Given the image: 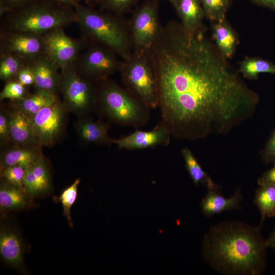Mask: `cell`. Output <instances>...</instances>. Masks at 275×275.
Returning a JSON list of instances; mask_svg holds the SVG:
<instances>
[{
	"label": "cell",
	"mask_w": 275,
	"mask_h": 275,
	"mask_svg": "<svg viewBox=\"0 0 275 275\" xmlns=\"http://www.w3.org/2000/svg\"><path fill=\"white\" fill-rule=\"evenodd\" d=\"M150 56L158 84L160 124L172 136L196 141L228 133L252 117L260 101L205 33L170 21Z\"/></svg>",
	"instance_id": "obj_1"
},
{
	"label": "cell",
	"mask_w": 275,
	"mask_h": 275,
	"mask_svg": "<svg viewBox=\"0 0 275 275\" xmlns=\"http://www.w3.org/2000/svg\"><path fill=\"white\" fill-rule=\"evenodd\" d=\"M260 228L239 221H225L212 226L203 239L204 259L223 274H262L266 266L268 248Z\"/></svg>",
	"instance_id": "obj_2"
},
{
	"label": "cell",
	"mask_w": 275,
	"mask_h": 275,
	"mask_svg": "<svg viewBox=\"0 0 275 275\" xmlns=\"http://www.w3.org/2000/svg\"><path fill=\"white\" fill-rule=\"evenodd\" d=\"M76 22L92 44L105 46L123 60L130 57L132 46L129 28L117 16L74 5Z\"/></svg>",
	"instance_id": "obj_3"
},
{
	"label": "cell",
	"mask_w": 275,
	"mask_h": 275,
	"mask_svg": "<svg viewBox=\"0 0 275 275\" xmlns=\"http://www.w3.org/2000/svg\"><path fill=\"white\" fill-rule=\"evenodd\" d=\"M76 22L74 10L67 5L40 3L25 5L10 12L3 31L43 35Z\"/></svg>",
	"instance_id": "obj_4"
},
{
	"label": "cell",
	"mask_w": 275,
	"mask_h": 275,
	"mask_svg": "<svg viewBox=\"0 0 275 275\" xmlns=\"http://www.w3.org/2000/svg\"><path fill=\"white\" fill-rule=\"evenodd\" d=\"M97 89V101L103 114L116 124L139 128L150 119V109L126 89L107 79Z\"/></svg>",
	"instance_id": "obj_5"
},
{
	"label": "cell",
	"mask_w": 275,
	"mask_h": 275,
	"mask_svg": "<svg viewBox=\"0 0 275 275\" xmlns=\"http://www.w3.org/2000/svg\"><path fill=\"white\" fill-rule=\"evenodd\" d=\"M120 71L127 90L150 109L158 106V84L150 53L132 52L123 60Z\"/></svg>",
	"instance_id": "obj_6"
},
{
	"label": "cell",
	"mask_w": 275,
	"mask_h": 275,
	"mask_svg": "<svg viewBox=\"0 0 275 275\" xmlns=\"http://www.w3.org/2000/svg\"><path fill=\"white\" fill-rule=\"evenodd\" d=\"M60 71L63 103L68 112L86 117L97 104V89L93 81L80 73L75 64Z\"/></svg>",
	"instance_id": "obj_7"
},
{
	"label": "cell",
	"mask_w": 275,
	"mask_h": 275,
	"mask_svg": "<svg viewBox=\"0 0 275 275\" xmlns=\"http://www.w3.org/2000/svg\"><path fill=\"white\" fill-rule=\"evenodd\" d=\"M161 28L156 1L143 3L134 12L129 25L132 52L150 54Z\"/></svg>",
	"instance_id": "obj_8"
},
{
	"label": "cell",
	"mask_w": 275,
	"mask_h": 275,
	"mask_svg": "<svg viewBox=\"0 0 275 275\" xmlns=\"http://www.w3.org/2000/svg\"><path fill=\"white\" fill-rule=\"evenodd\" d=\"M111 49L101 45L91 44L79 56L75 64L84 76L92 81L105 80L115 72L120 71L123 63Z\"/></svg>",
	"instance_id": "obj_9"
},
{
	"label": "cell",
	"mask_w": 275,
	"mask_h": 275,
	"mask_svg": "<svg viewBox=\"0 0 275 275\" xmlns=\"http://www.w3.org/2000/svg\"><path fill=\"white\" fill-rule=\"evenodd\" d=\"M67 112L63 102L58 99L31 118L40 146H52L59 139L63 133Z\"/></svg>",
	"instance_id": "obj_10"
},
{
	"label": "cell",
	"mask_w": 275,
	"mask_h": 275,
	"mask_svg": "<svg viewBox=\"0 0 275 275\" xmlns=\"http://www.w3.org/2000/svg\"><path fill=\"white\" fill-rule=\"evenodd\" d=\"M63 29L43 35L45 54L60 70L75 63L84 46L83 41L69 37Z\"/></svg>",
	"instance_id": "obj_11"
},
{
	"label": "cell",
	"mask_w": 275,
	"mask_h": 275,
	"mask_svg": "<svg viewBox=\"0 0 275 275\" xmlns=\"http://www.w3.org/2000/svg\"><path fill=\"white\" fill-rule=\"evenodd\" d=\"M1 53H11L27 64L45 54L43 35L3 31L1 34Z\"/></svg>",
	"instance_id": "obj_12"
},
{
	"label": "cell",
	"mask_w": 275,
	"mask_h": 275,
	"mask_svg": "<svg viewBox=\"0 0 275 275\" xmlns=\"http://www.w3.org/2000/svg\"><path fill=\"white\" fill-rule=\"evenodd\" d=\"M26 245L17 229L8 223L0 227V256L7 265L25 273Z\"/></svg>",
	"instance_id": "obj_13"
},
{
	"label": "cell",
	"mask_w": 275,
	"mask_h": 275,
	"mask_svg": "<svg viewBox=\"0 0 275 275\" xmlns=\"http://www.w3.org/2000/svg\"><path fill=\"white\" fill-rule=\"evenodd\" d=\"M171 136L168 129L160 123L150 131L137 128L127 136L117 140L113 139V144L120 149L142 150L157 146H167Z\"/></svg>",
	"instance_id": "obj_14"
},
{
	"label": "cell",
	"mask_w": 275,
	"mask_h": 275,
	"mask_svg": "<svg viewBox=\"0 0 275 275\" xmlns=\"http://www.w3.org/2000/svg\"><path fill=\"white\" fill-rule=\"evenodd\" d=\"M24 183L26 190L34 199L50 194L52 188L50 168L43 156L28 168Z\"/></svg>",
	"instance_id": "obj_15"
},
{
	"label": "cell",
	"mask_w": 275,
	"mask_h": 275,
	"mask_svg": "<svg viewBox=\"0 0 275 275\" xmlns=\"http://www.w3.org/2000/svg\"><path fill=\"white\" fill-rule=\"evenodd\" d=\"M28 65L34 73L35 89L57 95L60 90L61 81L59 68L45 54L29 62Z\"/></svg>",
	"instance_id": "obj_16"
},
{
	"label": "cell",
	"mask_w": 275,
	"mask_h": 275,
	"mask_svg": "<svg viewBox=\"0 0 275 275\" xmlns=\"http://www.w3.org/2000/svg\"><path fill=\"white\" fill-rule=\"evenodd\" d=\"M33 199L25 189L1 180L0 211L3 215L30 208L33 204Z\"/></svg>",
	"instance_id": "obj_17"
},
{
	"label": "cell",
	"mask_w": 275,
	"mask_h": 275,
	"mask_svg": "<svg viewBox=\"0 0 275 275\" xmlns=\"http://www.w3.org/2000/svg\"><path fill=\"white\" fill-rule=\"evenodd\" d=\"M201 202L202 213L208 217L226 211L239 209L242 199L240 188H237L230 198H226L220 194L219 187L208 190Z\"/></svg>",
	"instance_id": "obj_18"
},
{
	"label": "cell",
	"mask_w": 275,
	"mask_h": 275,
	"mask_svg": "<svg viewBox=\"0 0 275 275\" xmlns=\"http://www.w3.org/2000/svg\"><path fill=\"white\" fill-rule=\"evenodd\" d=\"M9 136L10 141L14 145L40 146L33 129L31 119L18 110L11 114Z\"/></svg>",
	"instance_id": "obj_19"
},
{
	"label": "cell",
	"mask_w": 275,
	"mask_h": 275,
	"mask_svg": "<svg viewBox=\"0 0 275 275\" xmlns=\"http://www.w3.org/2000/svg\"><path fill=\"white\" fill-rule=\"evenodd\" d=\"M211 36L217 48L226 59H231L239 43L238 35L226 19L212 22Z\"/></svg>",
	"instance_id": "obj_20"
},
{
	"label": "cell",
	"mask_w": 275,
	"mask_h": 275,
	"mask_svg": "<svg viewBox=\"0 0 275 275\" xmlns=\"http://www.w3.org/2000/svg\"><path fill=\"white\" fill-rule=\"evenodd\" d=\"M80 139L87 144L109 145L113 139L108 135V125L103 121H95L86 117L80 118L76 125Z\"/></svg>",
	"instance_id": "obj_21"
},
{
	"label": "cell",
	"mask_w": 275,
	"mask_h": 275,
	"mask_svg": "<svg viewBox=\"0 0 275 275\" xmlns=\"http://www.w3.org/2000/svg\"><path fill=\"white\" fill-rule=\"evenodd\" d=\"M40 147L14 145L7 149L1 154L0 172L15 164L29 167L43 156Z\"/></svg>",
	"instance_id": "obj_22"
},
{
	"label": "cell",
	"mask_w": 275,
	"mask_h": 275,
	"mask_svg": "<svg viewBox=\"0 0 275 275\" xmlns=\"http://www.w3.org/2000/svg\"><path fill=\"white\" fill-rule=\"evenodd\" d=\"M175 8L186 30L196 32L204 28L205 15L200 0H177Z\"/></svg>",
	"instance_id": "obj_23"
},
{
	"label": "cell",
	"mask_w": 275,
	"mask_h": 275,
	"mask_svg": "<svg viewBox=\"0 0 275 275\" xmlns=\"http://www.w3.org/2000/svg\"><path fill=\"white\" fill-rule=\"evenodd\" d=\"M58 99L57 95L45 91L37 90L23 98L12 101L13 106L31 119L45 107Z\"/></svg>",
	"instance_id": "obj_24"
},
{
	"label": "cell",
	"mask_w": 275,
	"mask_h": 275,
	"mask_svg": "<svg viewBox=\"0 0 275 275\" xmlns=\"http://www.w3.org/2000/svg\"><path fill=\"white\" fill-rule=\"evenodd\" d=\"M181 154L186 169L195 185H203L208 190L219 187L203 169L190 149L186 147L183 148Z\"/></svg>",
	"instance_id": "obj_25"
},
{
	"label": "cell",
	"mask_w": 275,
	"mask_h": 275,
	"mask_svg": "<svg viewBox=\"0 0 275 275\" xmlns=\"http://www.w3.org/2000/svg\"><path fill=\"white\" fill-rule=\"evenodd\" d=\"M238 70L243 77L250 80H257L260 73L275 75V64L261 58L245 57L239 63Z\"/></svg>",
	"instance_id": "obj_26"
},
{
	"label": "cell",
	"mask_w": 275,
	"mask_h": 275,
	"mask_svg": "<svg viewBox=\"0 0 275 275\" xmlns=\"http://www.w3.org/2000/svg\"><path fill=\"white\" fill-rule=\"evenodd\" d=\"M254 203L261 214V227L266 217H275V185L259 186L255 191Z\"/></svg>",
	"instance_id": "obj_27"
},
{
	"label": "cell",
	"mask_w": 275,
	"mask_h": 275,
	"mask_svg": "<svg viewBox=\"0 0 275 275\" xmlns=\"http://www.w3.org/2000/svg\"><path fill=\"white\" fill-rule=\"evenodd\" d=\"M26 65L24 60L17 56L1 53V79L6 82L15 80L19 71Z\"/></svg>",
	"instance_id": "obj_28"
},
{
	"label": "cell",
	"mask_w": 275,
	"mask_h": 275,
	"mask_svg": "<svg viewBox=\"0 0 275 275\" xmlns=\"http://www.w3.org/2000/svg\"><path fill=\"white\" fill-rule=\"evenodd\" d=\"M204 9L205 17L213 22L226 19L227 12L232 0H200Z\"/></svg>",
	"instance_id": "obj_29"
},
{
	"label": "cell",
	"mask_w": 275,
	"mask_h": 275,
	"mask_svg": "<svg viewBox=\"0 0 275 275\" xmlns=\"http://www.w3.org/2000/svg\"><path fill=\"white\" fill-rule=\"evenodd\" d=\"M80 181V179H76L71 185L62 191L57 199L61 203L63 215L71 228L73 227V224L71 217V209L76 200L78 186Z\"/></svg>",
	"instance_id": "obj_30"
},
{
	"label": "cell",
	"mask_w": 275,
	"mask_h": 275,
	"mask_svg": "<svg viewBox=\"0 0 275 275\" xmlns=\"http://www.w3.org/2000/svg\"><path fill=\"white\" fill-rule=\"evenodd\" d=\"M27 169L25 166L20 164L8 167L0 172L1 180L25 189L24 178Z\"/></svg>",
	"instance_id": "obj_31"
},
{
	"label": "cell",
	"mask_w": 275,
	"mask_h": 275,
	"mask_svg": "<svg viewBox=\"0 0 275 275\" xmlns=\"http://www.w3.org/2000/svg\"><path fill=\"white\" fill-rule=\"evenodd\" d=\"M27 95L25 87L16 80L7 82L0 93V100L10 99L15 101Z\"/></svg>",
	"instance_id": "obj_32"
},
{
	"label": "cell",
	"mask_w": 275,
	"mask_h": 275,
	"mask_svg": "<svg viewBox=\"0 0 275 275\" xmlns=\"http://www.w3.org/2000/svg\"><path fill=\"white\" fill-rule=\"evenodd\" d=\"M139 0H99L103 8L116 13L125 12Z\"/></svg>",
	"instance_id": "obj_33"
},
{
	"label": "cell",
	"mask_w": 275,
	"mask_h": 275,
	"mask_svg": "<svg viewBox=\"0 0 275 275\" xmlns=\"http://www.w3.org/2000/svg\"><path fill=\"white\" fill-rule=\"evenodd\" d=\"M259 154L262 161L264 163H275V127L272 130L264 148Z\"/></svg>",
	"instance_id": "obj_34"
},
{
	"label": "cell",
	"mask_w": 275,
	"mask_h": 275,
	"mask_svg": "<svg viewBox=\"0 0 275 275\" xmlns=\"http://www.w3.org/2000/svg\"><path fill=\"white\" fill-rule=\"evenodd\" d=\"M11 114L1 109L0 112V141L2 144L7 143L10 140Z\"/></svg>",
	"instance_id": "obj_35"
},
{
	"label": "cell",
	"mask_w": 275,
	"mask_h": 275,
	"mask_svg": "<svg viewBox=\"0 0 275 275\" xmlns=\"http://www.w3.org/2000/svg\"><path fill=\"white\" fill-rule=\"evenodd\" d=\"M31 0H1L0 15L10 13L26 5Z\"/></svg>",
	"instance_id": "obj_36"
},
{
	"label": "cell",
	"mask_w": 275,
	"mask_h": 275,
	"mask_svg": "<svg viewBox=\"0 0 275 275\" xmlns=\"http://www.w3.org/2000/svg\"><path fill=\"white\" fill-rule=\"evenodd\" d=\"M15 80L25 87L34 86L35 82L34 73L28 64L19 71Z\"/></svg>",
	"instance_id": "obj_37"
},
{
	"label": "cell",
	"mask_w": 275,
	"mask_h": 275,
	"mask_svg": "<svg viewBox=\"0 0 275 275\" xmlns=\"http://www.w3.org/2000/svg\"><path fill=\"white\" fill-rule=\"evenodd\" d=\"M269 170L265 171L258 179L259 186L264 185H275V163Z\"/></svg>",
	"instance_id": "obj_38"
},
{
	"label": "cell",
	"mask_w": 275,
	"mask_h": 275,
	"mask_svg": "<svg viewBox=\"0 0 275 275\" xmlns=\"http://www.w3.org/2000/svg\"><path fill=\"white\" fill-rule=\"evenodd\" d=\"M255 5L264 7L275 11V0H250Z\"/></svg>",
	"instance_id": "obj_39"
},
{
	"label": "cell",
	"mask_w": 275,
	"mask_h": 275,
	"mask_svg": "<svg viewBox=\"0 0 275 275\" xmlns=\"http://www.w3.org/2000/svg\"><path fill=\"white\" fill-rule=\"evenodd\" d=\"M266 242L268 248H270L275 251V227L268 237L266 239Z\"/></svg>",
	"instance_id": "obj_40"
},
{
	"label": "cell",
	"mask_w": 275,
	"mask_h": 275,
	"mask_svg": "<svg viewBox=\"0 0 275 275\" xmlns=\"http://www.w3.org/2000/svg\"><path fill=\"white\" fill-rule=\"evenodd\" d=\"M59 4L65 5L73 6L76 4H79L81 1H86L88 0H48Z\"/></svg>",
	"instance_id": "obj_41"
},
{
	"label": "cell",
	"mask_w": 275,
	"mask_h": 275,
	"mask_svg": "<svg viewBox=\"0 0 275 275\" xmlns=\"http://www.w3.org/2000/svg\"><path fill=\"white\" fill-rule=\"evenodd\" d=\"M168 1L169 2H170L174 7H176L177 0H168Z\"/></svg>",
	"instance_id": "obj_42"
}]
</instances>
